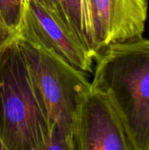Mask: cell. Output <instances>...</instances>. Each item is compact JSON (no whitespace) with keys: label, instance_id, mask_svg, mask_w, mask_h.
I'll use <instances>...</instances> for the list:
<instances>
[{"label":"cell","instance_id":"1","mask_svg":"<svg viewBox=\"0 0 149 150\" xmlns=\"http://www.w3.org/2000/svg\"><path fill=\"white\" fill-rule=\"evenodd\" d=\"M91 90L106 95L137 150L149 149V40L111 44L95 60Z\"/></svg>","mask_w":149,"mask_h":150},{"label":"cell","instance_id":"2","mask_svg":"<svg viewBox=\"0 0 149 150\" xmlns=\"http://www.w3.org/2000/svg\"><path fill=\"white\" fill-rule=\"evenodd\" d=\"M49 134L16 37L0 49V140L8 150H43Z\"/></svg>","mask_w":149,"mask_h":150},{"label":"cell","instance_id":"3","mask_svg":"<svg viewBox=\"0 0 149 150\" xmlns=\"http://www.w3.org/2000/svg\"><path fill=\"white\" fill-rule=\"evenodd\" d=\"M18 38V37H17ZM38 98L50 126L75 138L80 106L91 90L87 75L18 38Z\"/></svg>","mask_w":149,"mask_h":150},{"label":"cell","instance_id":"4","mask_svg":"<svg viewBox=\"0 0 149 150\" xmlns=\"http://www.w3.org/2000/svg\"><path fill=\"white\" fill-rule=\"evenodd\" d=\"M17 37L83 74L92 71L94 56L41 0H24Z\"/></svg>","mask_w":149,"mask_h":150},{"label":"cell","instance_id":"5","mask_svg":"<svg viewBox=\"0 0 149 150\" xmlns=\"http://www.w3.org/2000/svg\"><path fill=\"white\" fill-rule=\"evenodd\" d=\"M75 139L77 150H137L109 98L94 90L80 106Z\"/></svg>","mask_w":149,"mask_h":150},{"label":"cell","instance_id":"6","mask_svg":"<svg viewBox=\"0 0 149 150\" xmlns=\"http://www.w3.org/2000/svg\"><path fill=\"white\" fill-rule=\"evenodd\" d=\"M96 51L111 44L142 38L148 0H90Z\"/></svg>","mask_w":149,"mask_h":150},{"label":"cell","instance_id":"7","mask_svg":"<svg viewBox=\"0 0 149 150\" xmlns=\"http://www.w3.org/2000/svg\"><path fill=\"white\" fill-rule=\"evenodd\" d=\"M76 36L85 48L97 57L90 0H41Z\"/></svg>","mask_w":149,"mask_h":150},{"label":"cell","instance_id":"8","mask_svg":"<svg viewBox=\"0 0 149 150\" xmlns=\"http://www.w3.org/2000/svg\"><path fill=\"white\" fill-rule=\"evenodd\" d=\"M23 6L24 0H0V18L16 37L21 23Z\"/></svg>","mask_w":149,"mask_h":150},{"label":"cell","instance_id":"9","mask_svg":"<svg viewBox=\"0 0 149 150\" xmlns=\"http://www.w3.org/2000/svg\"><path fill=\"white\" fill-rule=\"evenodd\" d=\"M43 150H77L76 139L67 136L55 125L52 124L48 141Z\"/></svg>","mask_w":149,"mask_h":150},{"label":"cell","instance_id":"10","mask_svg":"<svg viewBox=\"0 0 149 150\" xmlns=\"http://www.w3.org/2000/svg\"><path fill=\"white\" fill-rule=\"evenodd\" d=\"M16 38V35L12 33L3 23L1 18H0V49L4 47L6 44H8L10 41L14 40Z\"/></svg>","mask_w":149,"mask_h":150},{"label":"cell","instance_id":"11","mask_svg":"<svg viewBox=\"0 0 149 150\" xmlns=\"http://www.w3.org/2000/svg\"><path fill=\"white\" fill-rule=\"evenodd\" d=\"M0 150H8L4 147V145L3 144V142H1V140H0Z\"/></svg>","mask_w":149,"mask_h":150},{"label":"cell","instance_id":"12","mask_svg":"<svg viewBox=\"0 0 149 150\" xmlns=\"http://www.w3.org/2000/svg\"><path fill=\"white\" fill-rule=\"evenodd\" d=\"M148 150H149V149H148Z\"/></svg>","mask_w":149,"mask_h":150}]
</instances>
